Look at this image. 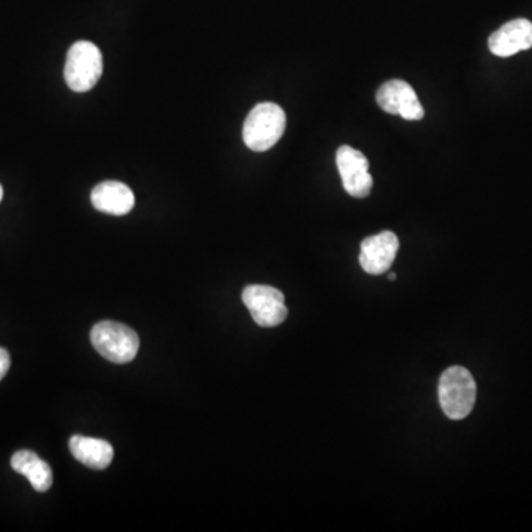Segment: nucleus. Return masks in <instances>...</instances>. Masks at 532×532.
Returning <instances> with one entry per match:
<instances>
[{
	"mask_svg": "<svg viewBox=\"0 0 532 532\" xmlns=\"http://www.w3.org/2000/svg\"><path fill=\"white\" fill-rule=\"evenodd\" d=\"M286 131V113L274 102L256 105L243 126L244 144L256 153L274 147Z\"/></svg>",
	"mask_w": 532,
	"mask_h": 532,
	"instance_id": "obj_1",
	"label": "nucleus"
},
{
	"mask_svg": "<svg viewBox=\"0 0 532 532\" xmlns=\"http://www.w3.org/2000/svg\"><path fill=\"white\" fill-rule=\"evenodd\" d=\"M438 394L448 419H466L476 402V382L472 373L462 366L447 368L439 379Z\"/></svg>",
	"mask_w": 532,
	"mask_h": 532,
	"instance_id": "obj_2",
	"label": "nucleus"
},
{
	"mask_svg": "<svg viewBox=\"0 0 532 532\" xmlns=\"http://www.w3.org/2000/svg\"><path fill=\"white\" fill-rule=\"evenodd\" d=\"M91 342L98 354L114 364H128L139 351V337L135 330L114 321H101L91 330Z\"/></svg>",
	"mask_w": 532,
	"mask_h": 532,
	"instance_id": "obj_3",
	"label": "nucleus"
},
{
	"mask_svg": "<svg viewBox=\"0 0 532 532\" xmlns=\"http://www.w3.org/2000/svg\"><path fill=\"white\" fill-rule=\"evenodd\" d=\"M102 54L100 48L88 40H80L71 46L67 54L64 77L68 88L74 92H88L101 79Z\"/></svg>",
	"mask_w": 532,
	"mask_h": 532,
	"instance_id": "obj_4",
	"label": "nucleus"
},
{
	"mask_svg": "<svg viewBox=\"0 0 532 532\" xmlns=\"http://www.w3.org/2000/svg\"><path fill=\"white\" fill-rule=\"evenodd\" d=\"M244 305L253 320L261 327H277L287 318L286 299L280 290L262 284L247 286L243 292Z\"/></svg>",
	"mask_w": 532,
	"mask_h": 532,
	"instance_id": "obj_5",
	"label": "nucleus"
},
{
	"mask_svg": "<svg viewBox=\"0 0 532 532\" xmlns=\"http://www.w3.org/2000/svg\"><path fill=\"white\" fill-rule=\"evenodd\" d=\"M336 165L342 176L343 187L349 196L364 199L370 196L373 178L368 172V160L361 151L342 145L336 153Z\"/></svg>",
	"mask_w": 532,
	"mask_h": 532,
	"instance_id": "obj_6",
	"label": "nucleus"
},
{
	"mask_svg": "<svg viewBox=\"0 0 532 532\" xmlns=\"http://www.w3.org/2000/svg\"><path fill=\"white\" fill-rule=\"evenodd\" d=\"M376 101L386 113L398 114L402 119L411 122L425 117V108L420 104L416 92L404 80H389L383 83L377 91Z\"/></svg>",
	"mask_w": 532,
	"mask_h": 532,
	"instance_id": "obj_7",
	"label": "nucleus"
},
{
	"mask_svg": "<svg viewBox=\"0 0 532 532\" xmlns=\"http://www.w3.org/2000/svg\"><path fill=\"white\" fill-rule=\"evenodd\" d=\"M399 250V240L392 231L371 235L361 243V268L371 275L389 271Z\"/></svg>",
	"mask_w": 532,
	"mask_h": 532,
	"instance_id": "obj_8",
	"label": "nucleus"
},
{
	"mask_svg": "<svg viewBox=\"0 0 532 532\" xmlns=\"http://www.w3.org/2000/svg\"><path fill=\"white\" fill-rule=\"evenodd\" d=\"M488 46L494 55L501 58L512 57L521 51L532 48V23L525 18L509 21L497 32L491 34Z\"/></svg>",
	"mask_w": 532,
	"mask_h": 532,
	"instance_id": "obj_9",
	"label": "nucleus"
},
{
	"mask_svg": "<svg viewBox=\"0 0 532 532\" xmlns=\"http://www.w3.org/2000/svg\"><path fill=\"white\" fill-rule=\"evenodd\" d=\"M91 201L95 209L108 215H128L135 206V196L128 185L105 181L92 190Z\"/></svg>",
	"mask_w": 532,
	"mask_h": 532,
	"instance_id": "obj_10",
	"label": "nucleus"
},
{
	"mask_svg": "<svg viewBox=\"0 0 532 532\" xmlns=\"http://www.w3.org/2000/svg\"><path fill=\"white\" fill-rule=\"evenodd\" d=\"M71 454L77 462L95 470H104L111 465L114 459V450L111 444L104 439L89 438V436L74 435L70 439Z\"/></svg>",
	"mask_w": 532,
	"mask_h": 532,
	"instance_id": "obj_11",
	"label": "nucleus"
},
{
	"mask_svg": "<svg viewBox=\"0 0 532 532\" xmlns=\"http://www.w3.org/2000/svg\"><path fill=\"white\" fill-rule=\"evenodd\" d=\"M12 469L26 476L37 493H46L54 484V473L45 460L30 450H21L12 456Z\"/></svg>",
	"mask_w": 532,
	"mask_h": 532,
	"instance_id": "obj_12",
	"label": "nucleus"
},
{
	"mask_svg": "<svg viewBox=\"0 0 532 532\" xmlns=\"http://www.w3.org/2000/svg\"><path fill=\"white\" fill-rule=\"evenodd\" d=\"M11 367V357H9L8 351L6 349L0 348V380L6 376V373Z\"/></svg>",
	"mask_w": 532,
	"mask_h": 532,
	"instance_id": "obj_13",
	"label": "nucleus"
},
{
	"mask_svg": "<svg viewBox=\"0 0 532 532\" xmlns=\"http://www.w3.org/2000/svg\"><path fill=\"white\" fill-rule=\"evenodd\" d=\"M389 280H391V281H395V280H397V274H391V275H389Z\"/></svg>",
	"mask_w": 532,
	"mask_h": 532,
	"instance_id": "obj_14",
	"label": "nucleus"
},
{
	"mask_svg": "<svg viewBox=\"0 0 532 532\" xmlns=\"http://www.w3.org/2000/svg\"><path fill=\"white\" fill-rule=\"evenodd\" d=\"M2 197H3V188H2V185H0V201H2Z\"/></svg>",
	"mask_w": 532,
	"mask_h": 532,
	"instance_id": "obj_15",
	"label": "nucleus"
}]
</instances>
